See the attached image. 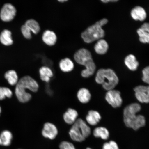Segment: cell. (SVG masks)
Returning <instances> with one entry per match:
<instances>
[{
	"instance_id": "obj_31",
	"label": "cell",
	"mask_w": 149,
	"mask_h": 149,
	"mask_svg": "<svg viewBox=\"0 0 149 149\" xmlns=\"http://www.w3.org/2000/svg\"><path fill=\"white\" fill-rule=\"evenodd\" d=\"M57 1L60 3H64L65 2L68 1V0H57Z\"/></svg>"
},
{
	"instance_id": "obj_2",
	"label": "cell",
	"mask_w": 149,
	"mask_h": 149,
	"mask_svg": "<svg viewBox=\"0 0 149 149\" xmlns=\"http://www.w3.org/2000/svg\"><path fill=\"white\" fill-rule=\"evenodd\" d=\"M39 86L36 81L29 76H24L18 81L16 85L15 93L17 97L20 102L26 103L31 99L32 96L26 90L36 92Z\"/></svg>"
},
{
	"instance_id": "obj_19",
	"label": "cell",
	"mask_w": 149,
	"mask_h": 149,
	"mask_svg": "<svg viewBox=\"0 0 149 149\" xmlns=\"http://www.w3.org/2000/svg\"><path fill=\"white\" fill-rule=\"evenodd\" d=\"M109 47L107 42L102 39L98 40L94 47L95 51L99 55H104L107 53Z\"/></svg>"
},
{
	"instance_id": "obj_33",
	"label": "cell",
	"mask_w": 149,
	"mask_h": 149,
	"mask_svg": "<svg viewBox=\"0 0 149 149\" xmlns=\"http://www.w3.org/2000/svg\"><path fill=\"white\" fill-rule=\"evenodd\" d=\"M119 0H109V2H115L118 1Z\"/></svg>"
},
{
	"instance_id": "obj_16",
	"label": "cell",
	"mask_w": 149,
	"mask_h": 149,
	"mask_svg": "<svg viewBox=\"0 0 149 149\" xmlns=\"http://www.w3.org/2000/svg\"><path fill=\"white\" fill-rule=\"evenodd\" d=\"M101 119L100 113L98 111L94 110L89 111L86 117L87 122L92 126L96 125Z\"/></svg>"
},
{
	"instance_id": "obj_35",
	"label": "cell",
	"mask_w": 149,
	"mask_h": 149,
	"mask_svg": "<svg viewBox=\"0 0 149 149\" xmlns=\"http://www.w3.org/2000/svg\"><path fill=\"white\" fill-rule=\"evenodd\" d=\"M86 149H91V148H87Z\"/></svg>"
},
{
	"instance_id": "obj_23",
	"label": "cell",
	"mask_w": 149,
	"mask_h": 149,
	"mask_svg": "<svg viewBox=\"0 0 149 149\" xmlns=\"http://www.w3.org/2000/svg\"><path fill=\"white\" fill-rule=\"evenodd\" d=\"M13 138L12 133L8 130L3 131L0 135L1 141V145L5 146H9L11 144Z\"/></svg>"
},
{
	"instance_id": "obj_20",
	"label": "cell",
	"mask_w": 149,
	"mask_h": 149,
	"mask_svg": "<svg viewBox=\"0 0 149 149\" xmlns=\"http://www.w3.org/2000/svg\"><path fill=\"white\" fill-rule=\"evenodd\" d=\"M125 64L130 70L135 71L137 70L139 66V63L136 57L133 55H128L124 60Z\"/></svg>"
},
{
	"instance_id": "obj_26",
	"label": "cell",
	"mask_w": 149,
	"mask_h": 149,
	"mask_svg": "<svg viewBox=\"0 0 149 149\" xmlns=\"http://www.w3.org/2000/svg\"><path fill=\"white\" fill-rule=\"evenodd\" d=\"M13 93L10 89L7 87H0V100H4L7 97H12Z\"/></svg>"
},
{
	"instance_id": "obj_14",
	"label": "cell",
	"mask_w": 149,
	"mask_h": 149,
	"mask_svg": "<svg viewBox=\"0 0 149 149\" xmlns=\"http://www.w3.org/2000/svg\"><path fill=\"white\" fill-rule=\"evenodd\" d=\"M131 16L135 20L143 21L146 19L147 14L143 7L137 6L132 9L131 12Z\"/></svg>"
},
{
	"instance_id": "obj_34",
	"label": "cell",
	"mask_w": 149,
	"mask_h": 149,
	"mask_svg": "<svg viewBox=\"0 0 149 149\" xmlns=\"http://www.w3.org/2000/svg\"><path fill=\"white\" fill-rule=\"evenodd\" d=\"M1 107H0V114H1Z\"/></svg>"
},
{
	"instance_id": "obj_22",
	"label": "cell",
	"mask_w": 149,
	"mask_h": 149,
	"mask_svg": "<svg viewBox=\"0 0 149 149\" xmlns=\"http://www.w3.org/2000/svg\"><path fill=\"white\" fill-rule=\"evenodd\" d=\"M25 25L29 28L31 32L34 34H38L40 31V27L38 22L33 19L28 20L25 22Z\"/></svg>"
},
{
	"instance_id": "obj_1",
	"label": "cell",
	"mask_w": 149,
	"mask_h": 149,
	"mask_svg": "<svg viewBox=\"0 0 149 149\" xmlns=\"http://www.w3.org/2000/svg\"><path fill=\"white\" fill-rule=\"evenodd\" d=\"M141 107L138 103H133L127 106L124 110V120L127 127L134 130H138L145 126L146 120L142 115H137L140 111Z\"/></svg>"
},
{
	"instance_id": "obj_5",
	"label": "cell",
	"mask_w": 149,
	"mask_h": 149,
	"mask_svg": "<svg viewBox=\"0 0 149 149\" xmlns=\"http://www.w3.org/2000/svg\"><path fill=\"white\" fill-rule=\"evenodd\" d=\"M96 82L102 85L103 88L107 91L115 88L119 82L118 76L111 69H100L96 74Z\"/></svg>"
},
{
	"instance_id": "obj_30",
	"label": "cell",
	"mask_w": 149,
	"mask_h": 149,
	"mask_svg": "<svg viewBox=\"0 0 149 149\" xmlns=\"http://www.w3.org/2000/svg\"><path fill=\"white\" fill-rule=\"evenodd\" d=\"M59 148L60 149H76L72 143L66 141L61 142L59 145Z\"/></svg>"
},
{
	"instance_id": "obj_24",
	"label": "cell",
	"mask_w": 149,
	"mask_h": 149,
	"mask_svg": "<svg viewBox=\"0 0 149 149\" xmlns=\"http://www.w3.org/2000/svg\"><path fill=\"white\" fill-rule=\"evenodd\" d=\"M5 77L11 85H16L18 81L17 74L14 70H10L5 74Z\"/></svg>"
},
{
	"instance_id": "obj_27",
	"label": "cell",
	"mask_w": 149,
	"mask_h": 149,
	"mask_svg": "<svg viewBox=\"0 0 149 149\" xmlns=\"http://www.w3.org/2000/svg\"><path fill=\"white\" fill-rule=\"evenodd\" d=\"M22 34L25 38L28 40H30L32 37L31 31L25 24L22 26L21 29Z\"/></svg>"
},
{
	"instance_id": "obj_13",
	"label": "cell",
	"mask_w": 149,
	"mask_h": 149,
	"mask_svg": "<svg viewBox=\"0 0 149 149\" xmlns=\"http://www.w3.org/2000/svg\"><path fill=\"white\" fill-rule=\"evenodd\" d=\"M79 115L78 112L72 108H68L63 115V118L67 124L72 125L77 120Z\"/></svg>"
},
{
	"instance_id": "obj_11",
	"label": "cell",
	"mask_w": 149,
	"mask_h": 149,
	"mask_svg": "<svg viewBox=\"0 0 149 149\" xmlns=\"http://www.w3.org/2000/svg\"><path fill=\"white\" fill-rule=\"evenodd\" d=\"M56 35L53 31L47 30L42 33V40L47 45L52 46L54 45L57 41Z\"/></svg>"
},
{
	"instance_id": "obj_3",
	"label": "cell",
	"mask_w": 149,
	"mask_h": 149,
	"mask_svg": "<svg viewBox=\"0 0 149 149\" xmlns=\"http://www.w3.org/2000/svg\"><path fill=\"white\" fill-rule=\"evenodd\" d=\"M74 58L77 64L85 67V68L82 71L81 73L83 77L88 78L94 74L96 66L89 50L84 48H81L75 52Z\"/></svg>"
},
{
	"instance_id": "obj_7",
	"label": "cell",
	"mask_w": 149,
	"mask_h": 149,
	"mask_svg": "<svg viewBox=\"0 0 149 149\" xmlns=\"http://www.w3.org/2000/svg\"><path fill=\"white\" fill-rule=\"evenodd\" d=\"M105 99L108 103L113 108L120 107L122 105V99L120 93L118 91L113 89L108 91L106 94Z\"/></svg>"
},
{
	"instance_id": "obj_32",
	"label": "cell",
	"mask_w": 149,
	"mask_h": 149,
	"mask_svg": "<svg viewBox=\"0 0 149 149\" xmlns=\"http://www.w3.org/2000/svg\"><path fill=\"white\" fill-rule=\"evenodd\" d=\"M100 1L104 3H107L109 2V0H100Z\"/></svg>"
},
{
	"instance_id": "obj_10",
	"label": "cell",
	"mask_w": 149,
	"mask_h": 149,
	"mask_svg": "<svg viewBox=\"0 0 149 149\" xmlns=\"http://www.w3.org/2000/svg\"><path fill=\"white\" fill-rule=\"evenodd\" d=\"M58 133L56 127L53 124L49 122L45 123L43 128L42 134L45 137L51 139L55 138Z\"/></svg>"
},
{
	"instance_id": "obj_28",
	"label": "cell",
	"mask_w": 149,
	"mask_h": 149,
	"mask_svg": "<svg viewBox=\"0 0 149 149\" xmlns=\"http://www.w3.org/2000/svg\"><path fill=\"white\" fill-rule=\"evenodd\" d=\"M143 81L149 85V66L143 69L142 70Z\"/></svg>"
},
{
	"instance_id": "obj_8",
	"label": "cell",
	"mask_w": 149,
	"mask_h": 149,
	"mask_svg": "<svg viewBox=\"0 0 149 149\" xmlns=\"http://www.w3.org/2000/svg\"><path fill=\"white\" fill-rule=\"evenodd\" d=\"M16 13V8L10 3H6L0 12V18L3 21L9 22L13 19Z\"/></svg>"
},
{
	"instance_id": "obj_18",
	"label": "cell",
	"mask_w": 149,
	"mask_h": 149,
	"mask_svg": "<svg viewBox=\"0 0 149 149\" xmlns=\"http://www.w3.org/2000/svg\"><path fill=\"white\" fill-rule=\"evenodd\" d=\"M77 95L78 100L83 104L88 103L91 98V95L88 89L85 88L80 89L78 91Z\"/></svg>"
},
{
	"instance_id": "obj_4",
	"label": "cell",
	"mask_w": 149,
	"mask_h": 149,
	"mask_svg": "<svg viewBox=\"0 0 149 149\" xmlns=\"http://www.w3.org/2000/svg\"><path fill=\"white\" fill-rule=\"evenodd\" d=\"M108 22L107 19H102L87 28L81 34L84 41L89 44L103 38L105 33L102 27L107 24Z\"/></svg>"
},
{
	"instance_id": "obj_12",
	"label": "cell",
	"mask_w": 149,
	"mask_h": 149,
	"mask_svg": "<svg viewBox=\"0 0 149 149\" xmlns=\"http://www.w3.org/2000/svg\"><path fill=\"white\" fill-rule=\"evenodd\" d=\"M140 41L143 43H149V23H145L137 30Z\"/></svg>"
},
{
	"instance_id": "obj_29",
	"label": "cell",
	"mask_w": 149,
	"mask_h": 149,
	"mask_svg": "<svg viewBox=\"0 0 149 149\" xmlns=\"http://www.w3.org/2000/svg\"><path fill=\"white\" fill-rule=\"evenodd\" d=\"M103 149H119V148L115 141H111L109 143H106L104 144Z\"/></svg>"
},
{
	"instance_id": "obj_9",
	"label": "cell",
	"mask_w": 149,
	"mask_h": 149,
	"mask_svg": "<svg viewBox=\"0 0 149 149\" xmlns=\"http://www.w3.org/2000/svg\"><path fill=\"white\" fill-rule=\"evenodd\" d=\"M136 98L142 103H149V86L139 85L134 89Z\"/></svg>"
},
{
	"instance_id": "obj_6",
	"label": "cell",
	"mask_w": 149,
	"mask_h": 149,
	"mask_svg": "<svg viewBox=\"0 0 149 149\" xmlns=\"http://www.w3.org/2000/svg\"><path fill=\"white\" fill-rule=\"evenodd\" d=\"M91 133V128L85 121L81 118H79L72 124L69 134L73 141L81 142L88 137Z\"/></svg>"
},
{
	"instance_id": "obj_15",
	"label": "cell",
	"mask_w": 149,
	"mask_h": 149,
	"mask_svg": "<svg viewBox=\"0 0 149 149\" xmlns=\"http://www.w3.org/2000/svg\"><path fill=\"white\" fill-rule=\"evenodd\" d=\"M39 72L40 79L47 83L49 82L51 78L54 75L53 71L48 66H43L41 67Z\"/></svg>"
},
{
	"instance_id": "obj_17",
	"label": "cell",
	"mask_w": 149,
	"mask_h": 149,
	"mask_svg": "<svg viewBox=\"0 0 149 149\" xmlns=\"http://www.w3.org/2000/svg\"><path fill=\"white\" fill-rule=\"evenodd\" d=\"M59 67L63 72H72L74 68V63L68 58L61 59L59 63Z\"/></svg>"
},
{
	"instance_id": "obj_25",
	"label": "cell",
	"mask_w": 149,
	"mask_h": 149,
	"mask_svg": "<svg viewBox=\"0 0 149 149\" xmlns=\"http://www.w3.org/2000/svg\"><path fill=\"white\" fill-rule=\"evenodd\" d=\"M93 135L96 137H100L102 139H107L109 136V133L108 130L102 127L95 128L93 131Z\"/></svg>"
},
{
	"instance_id": "obj_21",
	"label": "cell",
	"mask_w": 149,
	"mask_h": 149,
	"mask_svg": "<svg viewBox=\"0 0 149 149\" xmlns=\"http://www.w3.org/2000/svg\"><path fill=\"white\" fill-rule=\"evenodd\" d=\"M0 41L5 46L12 45L13 41L12 40L11 31L8 30H4L0 35Z\"/></svg>"
}]
</instances>
